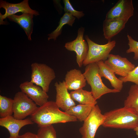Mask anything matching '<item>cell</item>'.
Returning <instances> with one entry per match:
<instances>
[{"instance_id":"2","label":"cell","mask_w":138,"mask_h":138,"mask_svg":"<svg viewBox=\"0 0 138 138\" xmlns=\"http://www.w3.org/2000/svg\"><path fill=\"white\" fill-rule=\"evenodd\" d=\"M102 125L105 128L133 129L138 127V114L126 107L116 109L105 112Z\"/></svg>"},{"instance_id":"22","label":"cell","mask_w":138,"mask_h":138,"mask_svg":"<svg viewBox=\"0 0 138 138\" xmlns=\"http://www.w3.org/2000/svg\"><path fill=\"white\" fill-rule=\"evenodd\" d=\"M124 105V106L132 109L138 114V85L134 84L131 86Z\"/></svg>"},{"instance_id":"24","label":"cell","mask_w":138,"mask_h":138,"mask_svg":"<svg viewBox=\"0 0 138 138\" xmlns=\"http://www.w3.org/2000/svg\"><path fill=\"white\" fill-rule=\"evenodd\" d=\"M36 134L38 138H57L56 131L52 125L39 128Z\"/></svg>"},{"instance_id":"29","label":"cell","mask_w":138,"mask_h":138,"mask_svg":"<svg viewBox=\"0 0 138 138\" xmlns=\"http://www.w3.org/2000/svg\"><path fill=\"white\" fill-rule=\"evenodd\" d=\"M134 131H136V134L138 136V127L133 129Z\"/></svg>"},{"instance_id":"16","label":"cell","mask_w":138,"mask_h":138,"mask_svg":"<svg viewBox=\"0 0 138 138\" xmlns=\"http://www.w3.org/2000/svg\"><path fill=\"white\" fill-rule=\"evenodd\" d=\"M128 21L125 19L105 20L103 22V28L105 38L108 41L111 40L112 37L124 28Z\"/></svg>"},{"instance_id":"26","label":"cell","mask_w":138,"mask_h":138,"mask_svg":"<svg viewBox=\"0 0 138 138\" xmlns=\"http://www.w3.org/2000/svg\"><path fill=\"white\" fill-rule=\"evenodd\" d=\"M64 4V10L65 13H68L78 19L83 17L84 15L83 12L76 10L74 8L69 0H63Z\"/></svg>"},{"instance_id":"11","label":"cell","mask_w":138,"mask_h":138,"mask_svg":"<svg viewBox=\"0 0 138 138\" xmlns=\"http://www.w3.org/2000/svg\"><path fill=\"white\" fill-rule=\"evenodd\" d=\"M2 8L5 9V12L4 15L0 13V25L5 24V22L3 20L8 16L18 12H21L22 13H29L35 16L39 15L38 12L30 8L29 5L28 0H24L17 4L10 3L6 1L1 0L0 8Z\"/></svg>"},{"instance_id":"19","label":"cell","mask_w":138,"mask_h":138,"mask_svg":"<svg viewBox=\"0 0 138 138\" xmlns=\"http://www.w3.org/2000/svg\"><path fill=\"white\" fill-rule=\"evenodd\" d=\"M95 105L80 104L72 107L65 112L68 114L75 117L80 121H84L89 115Z\"/></svg>"},{"instance_id":"4","label":"cell","mask_w":138,"mask_h":138,"mask_svg":"<svg viewBox=\"0 0 138 138\" xmlns=\"http://www.w3.org/2000/svg\"><path fill=\"white\" fill-rule=\"evenodd\" d=\"M85 37L88 45V50L83 63L84 66L101 61L104 62L107 59L116 43L115 40H110L105 44H99L91 40L88 36L86 35Z\"/></svg>"},{"instance_id":"10","label":"cell","mask_w":138,"mask_h":138,"mask_svg":"<svg viewBox=\"0 0 138 138\" xmlns=\"http://www.w3.org/2000/svg\"><path fill=\"white\" fill-rule=\"evenodd\" d=\"M134 10L132 0H119L108 12L105 20L125 19L128 20L133 16Z\"/></svg>"},{"instance_id":"28","label":"cell","mask_w":138,"mask_h":138,"mask_svg":"<svg viewBox=\"0 0 138 138\" xmlns=\"http://www.w3.org/2000/svg\"><path fill=\"white\" fill-rule=\"evenodd\" d=\"M18 138H38V137L37 134L28 132L22 135H19Z\"/></svg>"},{"instance_id":"9","label":"cell","mask_w":138,"mask_h":138,"mask_svg":"<svg viewBox=\"0 0 138 138\" xmlns=\"http://www.w3.org/2000/svg\"><path fill=\"white\" fill-rule=\"evenodd\" d=\"M104 62L115 74L123 77L126 76L135 67L127 58L119 55L110 54Z\"/></svg>"},{"instance_id":"8","label":"cell","mask_w":138,"mask_h":138,"mask_svg":"<svg viewBox=\"0 0 138 138\" xmlns=\"http://www.w3.org/2000/svg\"><path fill=\"white\" fill-rule=\"evenodd\" d=\"M84 28H79L77 35L74 40L65 43L64 47L67 50L74 51L76 54V61L79 67H82L83 63L88 53V46L87 42L84 39Z\"/></svg>"},{"instance_id":"1","label":"cell","mask_w":138,"mask_h":138,"mask_svg":"<svg viewBox=\"0 0 138 138\" xmlns=\"http://www.w3.org/2000/svg\"><path fill=\"white\" fill-rule=\"evenodd\" d=\"M31 116V120L39 128L54 124L77 120L75 117L60 110L55 102L52 101H48L39 107L36 112Z\"/></svg>"},{"instance_id":"6","label":"cell","mask_w":138,"mask_h":138,"mask_svg":"<svg viewBox=\"0 0 138 138\" xmlns=\"http://www.w3.org/2000/svg\"><path fill=\"white\" fill-rule=\"evenodd\" d=\"M13 100V117L17 119H24L34 113L38 108L32 100L21 91L15 94Z\"/></svg>"},{"instance_id":"3","label":"cell","mask_w":138,"mask_h":138,"mask_svg":"<svg viewBox=\"0 0 138 138\" xmlns=\"http://www.w3.org/2000/svg\"><path fill=\"white\" fill-rule=\"evenodd\" d=\"M83 74L86 81L91 87V91L96 100L105 94L120 92L114 89L109 88L103 83L100 75L99 68L97 63L90 64L86 66Z\"/></svg>"},{"instance_id":"21","label":"cell","mask_w":138,"mask_h":138,"mask_svg":"<svg viewBox=\"0 0 138 138\" xmlns=\"http://www.w3.org/2000/svg\"><path fill=\"white\" fill-rule=\"evenodd\" d=\"M76 17L68 13H65L61 18L59 23V25L56 29L50 33L49 34L48 40L53 39L56 40L57 38L61 34L62 29L66 24L72 26L75 21Z\"/></svg>"},{"instance_id":"12","label":"cell","mask_w":138,"mask_h":138,"mask_svg":"<svg viewBox=\"0 0 138 138\" xmlns=\"http://www.w3.org/2000/svg\"><path fill=\"white\" fill-rule=\"evenodd\" d=\"M19 88L21 91L40 107L48 101L49 97L47 93L41 87L34 85L30 81H27L21 83Z\"/></svg>"},{"instance_id":"7","label":"cell","mask_w":138,"mask_h":138,"mask_svg":"<svg viewBox=\"0 0 138 138\" xmlns=\"http://www.w3.org/2000/svg\"><path fill=\"white\" fill-rule=\"evenodd\" d=\"M105 119V116L102 114L99 106L96 105L79 129L82 138H94L97 129L102 125Z\"/></svg>"},{"instance_id":"23","label":"cell","mask_w":138,"mask_h":138,"mask_svg":"<svg viewBox=\"0 0 138 138\" xmlns=\"http://www.w3.org/2000/svg\"><path fill=\"white\" fill-rule=\"evenodd\" d=\"M13 99L0 95V118L12 116L13 113Z\"/></svg>"},{"instance_id":"25","label":"cell","mask_w":138,"mask_h":138,"mask_svg":"<svg viewBox=\"0 0 138 138\" xmlns=\"http://www.w3.org/2000/svg\"><path fill=\"white\" fill-rule=\"evenodd\" d=\"M127 37L128 41V44L129 48L126 50V52L127 53H133V59L136 60L138 59V41L134 39L129 34H128Z\"/></svg>"},{"instance_id":"15","label":"cell","mask_w":138,"mask_h":138,"mask_svg":"<svg viewBox=\"0 0 138 138\" xmlns=\"http://www.w3.org/2000/svg\"><path fill=\"white\" fill-rule=\"evenodd\" d=\"M68 90H76L82 89L86 85V80L80 70L74 69L67 72L64 80Z\"/></svg>"},{"instance_id":"20","label":"cell","mask_w":138,"mask_h":138,"mask_svg":"<svg viewBox=\"0 0 138 138\" xmlns=\"http://www.w3.org/2000/svg\"><path fill=\"white\" fill-rule=\"evenodd\" d=\"M70 94L73 100L80 104L96 105L97 103L96 100L93 97L91 91L81 89L72 91Z\"/></svg>"},{"instance_id":"27","label":"cell","mask_w":138,"mask_h":138,"mask_svg":"<svg viewBox=\"0 0 138 138\" xmlns=\"http://www.w3.org/2000/svg\"><path fill=\"white\" fill-rule=\"evenodd\" d=\"M119 78L123 83L131 82L138 85V65L129 72L126 76L125 77L120 76Z\"/></svg>"},{"instance_id":"14","label":"cell","mask_w":138,"mask_h":138,"mask_svg":"<svg viewBox=\"0 0 138 138\" xmlns=\"http://www.w3.org/2000/svg\"><path fill=\"white\" fill-rule=\"evenodd\" d=\"M34 123L31 119L19 120L12 116L0 119V125L6 129L9 132L10 136L8 138H18L19 132L22 127Z\"/></svg>"},{"instance_id":"18","label":"cell","mask_w":138,"mask_h":138,"mask_svg":"<svg viewBox=\"0 0 138 138\" xmlns=\"http://www.w3.org/2000/svg\"><path fill=\"white\" fill-rule=\"evenodd\" d=\"M97 63L101 77H104L108 80L114 89L120 92L123 88V82L117 77L115 73L106 65L104 61H101Z\"/></svg>"},{"instance_id":"5","label":"cell","mask_w":138,"mask_h":138,"mask_svg":"<svg viewBox=\"0 0 138 138\" xmlns=\"http://www.w3.org/2000/svg\"><path fill=\"white\" fill-rule=\"evenodd\" d=\"M31 68L30 81L48 92L50 83L55 77L54 70L46 64L36 62L32 63Z\"/></svg>"},{"instance_id":"13","label":"cell","mask_w":138,"mask_h":138,"mask_svg":"<svg viewBox=\"0 0 138 138\" xmlns=\"http://www.w3.org/2000/svg\"><path fill=\"white\" fill-rule=\"evenodd\" d=\"M56 92L55 102L58 107L66 111L75 106L68 91L64 81L54 84Z\"/></svg>"},{"instance_id":"17","label":"cell","mask_w":138,"mask_h":138,"mask_svg":"<svg viewBox=\"0 0 138 138\" xmlns=\"http://www.w3.org/2000/svg\"><path fill=\"white\" fill-rule=\"evenodd\" d=\"M33 15L29 13H23L20 15H12L7 18L12 21L18 24L25 31L29 40L31 41V35L33 30Z\"/></svg>"}]
</instances>
